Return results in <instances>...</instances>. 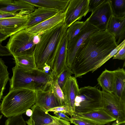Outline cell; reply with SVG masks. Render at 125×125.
<instances>
[{"label": "cell", "instance_id": "1", "mask_svg": "<svg viewBox=\"0 0 125 125\" xmlns=\"http://www.w3.org/2000/svg\"><path fill=\"white\" fill-rule=\"evenodd\" d=\"M117 46L114 36L107 29L90 35L76 54L71 68L74 77H81L90 72H94Z\"/></svg>", "mask_w": 125, "mask_h": 125}, {"label": "cell", "instance_id": "2", "mask_svg": "<svg viewBox=\"0 0 125 125\" xmlns=\"http://www.w3.org/2000/svg\"><path fill=\"white\" fill-rule=\"evenodd\" d=\"M12 70L10 91L20 88L45 91L53 83L54 77L52 71L46 73L38 69L27 70L16 65Z\"/></svg>", "mask_w": 125, "mask_h": 125}, {"label": "cell", "instance_id": "3", "mask_svg": "<svg viewBox=\"0 0 125 125\" xmlns=\"http://www.w3.org/2000/svg\"><path fill=\"white\" fill-rule=\"evenodd\" d=\"M63 21L38 35L39 40L34 52L37 68L43 70L48 65L52 70L58 46L64 25Z\"/></svg>", "mask_w": 125, "mask_h": 125}, {"label": "cell", "instance_id": "4", "mask_svg": "<svg viewBox=\"0 0 125 125\" xmlns=\"http://www.w3.org/2000/svg\"><path fill=\"white\" fill-rule=\"evenodd\" d=\"M35 91L26 88L10 91L3 98L0 111L7 118L22 115L35 104Z\"/></svg>", "mask_w": 125, "mask_h": 125}, {"label": "cell", "instance_id": "5", "mask_svg": "<svg viewBox=\"0 0 125 125\" xmlns=\"http://www.w3.org/2000/svg\"><path fill=\"white\" fill-rule=\"evenodd\" d=\"M102 108V91L96 86H90L79 89L75 99L74 114Z\"/></svg>", "mask_w": 125, "mask_h": 125}, {"label": "cell", "instance_id": "6", "mask_svg": "<svg viewBox=\"0 0 125 125\" xmlns=\"http://www.w3.org/2000/svg\"><path fill=\"white\" fill-rule=\"evenodd\" d=\"M6 46L13 57L28 55L34 52L37 43L25 29L10 36Z\"/></svg>", "mask_w": 125, "mask_h": 125}, {"label": "cell", "instance_id": "7", "mask_svg": "<svg viewBox=\"0 0 125 125\" xmlns=\"http://www.w3.org/2000/svg\"><path fill=\"white\" fill-rule=\"evenodd\" d=\"M103 108L118 123L125 122V100L113 93L102 91Z\"/></svg>", "mask_w": 125, "mask_h": 125}, {"label": "cell", "instance_id": "8", "mask_svg": "<svg viewBox=\"0 0 125 125\" xmlns=\"http://www.w3.org/2000/svg\"><path fill=\"white\" fill-rule=\"evenodd\" d=\"M31 12L27 10H21L14 16L0 19V32L9 37L25 29Z\"/></svg>", "mask_w": 125, "mask_h": 125}, {"label": "cell", "instance_id": "9", "mask_svg": "<svg viewBox=\"0 0 125 125\" xmlns=\"http://www.w3.org/2000/svg\"><path fill=\"white\" fill-rule=\"evenodd\" d=\"M87 21L79 33L68 43L66 64L71 69L76 54L81 45L90 35L99 31Z\"/></svg>", "mask_w": 125, "mask_h": 125}, {"label": "cell", "instance_id": "10", "mask_svg": "<svg viewBox=\"0 0 125 125\" xmlns=\"http://www.w3.org/2000/svg\"><path fill=\"white\" fill-rule=\"evenodd\" d=\"M89 0H70L64 11L63 21L67 28L74 22L81 20L88 12Z\"/></svg>", "mask_w": 125, "mask_h": 125}, {"label": "cell", "instance_id": "11", "mask_svg": "<svg viewBox=\"0 0 125 125\" xmlns=\"http://www.w3.org/2000/svg\"><path fill=\"white\" fill-rule=\"evenodd\" d=\"M67 28L64 24L52 70L53 76L57 78L68 67L66 61L69 41L66 34Z\"/></svg>", "mask_w": 125, "mask_h": 125}, {"label": "cell", "instance_id": "12", "mask_svg": "<svg viewBox=\"0 0 125 125\" xmlns=\"http://www.w3.org/2000/svg\"><path fill=\"white\" fill-rule=\"evenodd\" d=\"M110 0L103 3L94 11L87 19V22L99 31L107 29L110 20L113 15Z\"/></svg>", "mask_w": 125, "mask_h": 125}, {"label": "cell", "instance_id": "13", "mask_svg": "<svg viewBox=\"0 0 125 125\" xmlns=\"http://www.w3.org/2000/svg\"><path fill=\"white\" fill-rule=\"evenodd\" d=\"M52 85V84L46 90L35 91L36 95L35 104L47 112L51 108L61 106L58 100L54 94Z\"/></svg>", "mask_w": 125, "mask_h": 125}, {"label": "cell", "instance_id": "14", "mask_svg": "<svg viewBox=\"0 0 125 125\" xmlns=\"http://www.w3.org/2000/svg\"><path fill=\"white\" fill-rule=\"evenodd\" d=\"M64 16V12H59L51 18L25 29L30 36L35 37L51 29L63 21Z\"/></svg>", "mask_w": 125, "mask_h": 125}, {"label": "cell", "instance_id": "15", "mask_svg": "<svg viewBox=\"0 0 125 125\" xmlns=\"http://www.w3.org/2000/svg\"><path fill=\"white\" fill-rule=\"evenodd\" d=\"M73 116L97 125H104L116 120L103 108L86 113H75Z\"/></svg>", "mask_w": 125, "mask_h": 125}, {"label": "cell", "instance_id": "16", "mask_svg": "<svg viewBox=\"0 0 125 125\" xmlns=\"http://www.w3.org/2000/svg\"><path fill=\"white\" fill-rule=\"evenodd\" d=\"M79 89L76 78L70 76L65 85L63 92L65 97V105L68 107L73 116L74 113L75 99Z\"/></svg>", "mask_w": 125, "mask_h": 125}, {"label": "cell", "instance_id": "17", "mask_svg": "<svg viewBox=\"0 0 125 125\" xmlns=\"http://www.w3.org/2000/svg\"><path fill=\"white\" fill-rule=\"evenodd\" d=\"M35 7L23 0H0V13L18 12L21 10L32 12Z\"/></svg>", "mask_w": 125, "mask_h": 125}, {"label": "cell", "instance_id": "18", "mask_svg": "<svg viewBox=\"0 0 125 125\" xmlns=\"http://www.w3.org/2000/svg\"><path fill=\"white\" fill-rule=\"evenodd\" d=\"M107 30L114 36L116 43L119 44L125 35V16L118 17L113 15L111 16L107 26Z\"/></svg>", "mask_w": 125, "mask_h": 125}, {"label": "cell", "instance_id": "19", "mask_svg": "<svg viewBox=\"0 0 125 125\" xmlns=\"http://www.w3.org/2000/svg\"><path fill=\"white\" fill-rule=\"evenodd\" d=\"M52 9L38 8L29 14L26 28L34 26L52 17L59 12Z\"/></svg>", "mask_w": 125, "mask_h": 125}, {"label": "cell", "instance_id": "20", "mask_svg": "<svg viewBox=\"0 0 125 125\" xmlns=\"http://www.w3.org/2000/svg\"><path fill=\"white\" fill-rule=\"evenodd\" d=\"M32 115L25 122L28 125H45L53 123L52 116L34 104L31 107Z\"/></svg>", "mask_w": 125, "mask_h": 125}, {"label": "cell", "instance_id": "21", "mask_svg": "<svg viewBox=\"0 0 125 125\" xmlns=\"http://www.w3.org/2000/svg\"><path fill=\"white\" fill-rule=\"evenodd\" d=\"M35 7L43 8L64 12L70 0H23Z\"/></svg>", "mask_w": 125, "mask_h": 125}, {"label": "cell", "instance_id": "22", "mask_svg": "<svg viewBox=\"0 0 125 125\" xmlns=\"http://www.w3.org/2000/svg\"><path fill=\"white\" fill-rule=\"evenodd\" d=\"M114 71V85L113 93L125 100V71L119 68Z\"/></svg>", "mask_w": 125, "mask_h": 125}, {"label": "cell", "instance_id": "23", "mask_svg": "<svg viewBox=\"0 0 125 125\" xmlns=\"http://www.w3.org/2000/svg\"><path fill=\"white\" fill-rule=\"evenodd\" d=\"M98 84L103 90L107 92L113 93L114 85V71L105 69L97 79Z\"/></svg>", "mask_w": 125, "mask_h": 125}, {"label": "cell", "instance_id": "24", "mask_svg": "<svg viewBox=\"0 0 125 125\" xmlns=\"http://www.w3.org/2000/svg\"><path fill=\"white\" fill-rule=\"evenodd\" d=\"M13 57L15 65L22 69L29 70L38 69L36 64L34 52L31 54L20 55Z\"/></svg>", "mask_w": 125, "mask_h": 125}, {"label": "cell", "instance_id": "25", "mask_svg": "<svg viewBox=\"0 0 125 125\" xmlns=\"http://www.w3.org/2000/svg\"><path fill=\"white\" fill-rule=\"evenodd\" d=\"M7 69L4 61L0 58V100L3 97L6 84L10 80Z\"/></svg>", "mask_w": 125, "mask_h": 125}, {"label": "cell", "instance_id": "26", "mask_svg": "<svg viewBox=\"0 0 125 125\" xmlns=\"http://www.w3.org/2000/svg\"><path fill=\"white\" fill-rule=\"evenodd\" d=\"M87 22L86 20L84 22L76 21L68 28L66 34L69 41L79 33Z\"/></svg>", "mask_w": 125, "mask_h": 125}, {"label": "cell", "instance_id": "27", "mask_svg": "<svg viewBox=\"0 0 125 125\" xmlns=\"http://www.w3.org/2000/svg\"><path fill=\"white\" fill-rule=\"evenodd\" d=\"M113 15L117 17L125 16V0H110Z\"/></svg>", "mask_w": 125, "mask_h": 125}, {"label": "cell", "instance_id": "28", "mask_svg": "<svg viewBox=\"0 0 125 125\" xmlns=\"http://www.w3.org/2000/svg\"><path fill=\"white\" fill-rule=\"evenodd\" d=\"M52 88L54 95L58 100L61 106L64 105L65 100L64 94L58 83L57 78L54 77L52 85Z\"/></svg>", "mask_w": 125, "mask_h": 125}, {"label": "cell", "instance_id": "29", "mask_svg": "<svg viewBox=\"0 0 125 125\" xmlns=\"http://www.w3.org/2000/svg\"><path fill=\"white\" fill-rule=\"evenodd\" d=\"M73 74L71 69L67 67L57 78L58 83L63 91L68 80Z\"/></svg>", "mask_w": 125, "mask_h": 125}, {"label": "cell", "instance_id": "30", "mask_svg": "<svg viewBox=\"0 0 125 125\" xmlns=\"http://www.w3.org/2000/svg\"><path fill=\"white\" fill-rule=\"evenodd\" d=\"M5 125H26L22 115L8 118L5 122Z\"/></svg>", "mask_w": 125, "mask_h": 125}, {"label": "cell", "instance_id": "31", "mask_svg": "<svg viewBox=\"0 0 125 125\" xmlns=\"http://www.w3.org/2000/svg\"><path fill=\"white\" fill-rule=\"evenodd\" d=\"M125 44V40H124L120 43L107 56L103 61L97 67L96 70L99 68L106 62L108 61L111 57H113L117 53L120 49Z\"/></svg>", "mask_w": 125, "mask_h": 125}, {"label": "cell", "instance_id": "32", "mask_svg": "<svg viewBox=\"0 0 125 125\" xmlns=\"http://www.w3.org/2000/svg\"><path fill=\"white\" fill-rule=\"evenodd\" d=\"M107 0H89L88 12H93L100 5Z\"/></svg>", "mask_w": 125, "mask_h": 125}, {"label": "cell", "instance_id": "33", "mask_svg": "<svg viewBox=\"0 0 125 125\" xmlns=\"http://www.w3.org/2000/svg\"><path fill=\"white\" fill-rule=\"evenodd\" d=\"M62 112L66 113L70 115L71 117L73 116L68 107L66 105H64L63 106H60L55 107L49 110L48 112Z\"/></svg>", "mask_w": 125, "mask_h": 125}, {"label": "cell", "instance_id": "34", "mask_svg": "<svg viewBox=\"0 0 125 125\" xmlns=\"http://www.w3.org/2000/svg\"><path fill=\"white\" fill-rule=\"evenodd\" d=\"M69 121L71 123L75 125H97L94 123L79 119L73 116L71 117Z\"/></svg>", "mask_w": 125, "mask_h": 125}, {"label": "cell", "instance_id": "35", "mask_svg": "<svg viewBox=\"0 0 125 125\" xmlns=\"http://www.w3.org/2000/svg\"><path fill=\"white\" fill-rule=\"evenodd\" d=\"M117 59L124 60L125 59V44L118 50L113 56V59Z\"/></svg>", "mask_w": 125, "mask_h": 125}, {"label": "cell", "instance_id": "36", "mask_svg": "<svg viewBox=\"0 0 125 125\" xmlns=\"http://www.w3.org/2000/svg\"><path fill=\"white\" fill-rule=\"evenodd\" d=\"M54 125H71L70 122L63 119L58 118L54 116H52Z\"/></svg>", "mask_w": 125, "mask_h": 125}, {"label": "cell", "instance_id": "37", "mask_svg": "<svg viewBox=\"0 0 125 125\" xmlns=\"http://www.w3.org/2000/svg\"><path fill=\"white\" fill-rule=\"evenodd\" d=\"M54 114L56 116L64 120L69 121L70 118L69 117L65 114L62 112H54Z\"/></svg>", "mask_w": 125, "mask_h": 125}, {"label": "cell", "instance_id": "38", "mask_svg": "<svg viewBox=\"0 0 125 125\" xmlns=\"http://www.w3.org/2000/svg\"><path fill=\"white\" fill-rule=\"evenodd\" d=\"M8 52V50L6 46H4L0 42V56H5Z\"/></svg>", "mask_w": 125, "mask_h": 125}, {"label": "cell", "instance_id": "39", "mask_svg": "<svg viewBox=\"0 0 125 125\" xmlns=\"http://www.w3.org/2000/svg\"><path fill=\"white\" fill-rule=\"evenodd\" d=\"M18 12L12 13H0V19L14 16L16 15Z\"/></svg>", "mask_w": 125, "mask_h": 125}, {"label": "cell", "instance_id": "40", "mask_svg": "<svg viewBox=\"0 0 125 125\" xmlns=\"http://www.w3.org/2000/svg\"><path fill=\"white\" fill-rule=\"evenodd\" d=\"M8 37L7 36L0 32V42L1 43L3 41L6 39Z\"/></svg>", "mask_w": 125, "mask_h": 125}, {"label": "cell", "instance_id": "41", "mask_svg": "<svg viewBox=\"0 0 125 125\" xmlns=\"http://www.w3.org/2000/svg\"><path fill=\"white\" fill-rule=\"evenodd\" d=\"M25 113L27 116L30 117L32 114V111L31 110L29 109L26 110Z\"/></svg>", "mask_w": 125, "mask_h": 125}, {"label": "cell", "instance_id": "42", "mask_svg": "<svg viewBox=\"0 0 125 125\" xmlns=\"http://www.w3.org/2000/svg\"><path fill=\"white\" fill-rule=\"evenodd\" d=\"M118 123V122H116V121H115V122H114L111 125H115L116 124H117L118 123Z\"/></svg>", "mask_w": 125, "mask_h": 125}, {"label": "cell", "instance_id": "43", "mask_svg": "<svg viewBox=\"0 0 125 125\" xmlns=\"http://www.w3.org/2000/svg\"><path fill=\"white\" fill-rule=\"evenodd\" d=\"M118 125H125V122L120 123L118 124Z\"/></svg>", "mask_w": 125, "mask_h": 125}, {"label": "cell", "instance_id": "44", "mask_svg": "<svg viewBox=\"0 0 125 125\" xmlns=\"http://www.w3.org/2000/svg\"><path fill=\"white\" fill-rule=\"evenodd\" d=\"M54 125V122H53V123L51 124H48V125Z\"/></svg>", "mask_w": 125, "mask_h": 125}, {"label": "cell", "instance_id": "45", "mask_svg": "<svg viewBox=\"0 0 125 125\" xmlns=\"http://www.w3.org/2000/svg\"><path fill=\"white\" fill-rule=\"evenodd\" d=\"M2 116V115H0V119H1V118Z\"/></svg>", "mask_w": 125, "mask_h": 125}]
</instances>
